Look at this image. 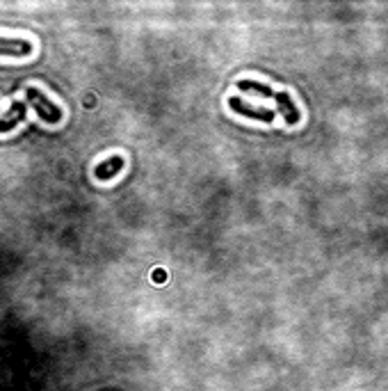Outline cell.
Returning a JSON list of instances; mask_svg holds the SVG:
<instances>
[{"label": "cell", "instance_id": "1", "mask_svg": "<svg viewBox=\"0 0 388 391\" xmlns=\"http://www.w3.org/2000/svg\"><path fill=\"white\" fill-rule=\"evenodd\" d=\"M237 89H240V92L258 94V96H263V99H272L277 103V110L283 115V119H286V124H290V126L300 124V119H302L300 110L295 108L293 99H290L286 92H274L272 87H267L263 82H256V80H240L237 82Z\"/></svg>", "mask_w": 388, "mask_h": 391}, {"label": "cell", "instance_id": "2", "mask_svg": "<svg viewBox=\"0 0 388 391\" xmlns=\"http://www.w3.org/2000/svg\"><path fill=\"white\" fill-rule=\"evenodd\" d=\"M26 103L32 105V108L37 110V115H39L46 124H59V122H62V110H59L55 103H50L41 89L28 87L26 89Z\"/></svg>", "mask_w": 388, "mask_h": 391}, {"label": "cell", "instance_id": "3", "mask_svg": "<svg viewBox=\"0 0 388 391\" xmlns=\"http://www.w3.org/2000/svg\"><path fill=\"white\" fill-rule=\"evenodd\" d=\"M229 105H231V110L237 112V115H244V117H249V119H258V122L270 124L272 119H274V110L256 108V105H249L244 99H240V96H231V99H229Z\"/></svg>", "mask_w": 388, "mask_h": 391}, {"label": "cell", "instance_id": "4", "mask_svg": "<svg viewBox=\"0 0 388 391\" xmlns=\"http://www.w3.org/2000/svg\"><path fill=\"white\" fill-rule=\"evenodd\" d=\"M32 53V44L23 37H0V55L5 57H28Z\"/></svg>", "mask_w": 388, "mask_h": 391}, {"label": "cell", "instance_id": "5", "mask_svg": "<svg viewBox=\"0 0 388 391\" xmlns=\"http://www.w3.org/2000/svg\"><path fill=\"white\" fill-rule=\"evenodd\" d=\"M26 117H28V103L14 101L12 108L5 112L3 119H0V133H10L12 129H17L21 122H26Z\"/></svg>", "mask_w": 388, "mask_h": 391}, {"label": "cell", "instance_id": "6", "mask_svg": "<svg viewBox=\"0 0 388 391\" xmlns=\"http://www.w3.org/2000/svg\"><path fill=\"white\" fill-rule=\"evenodd\" d=\"M124 158L122 156H110L106 158V161H101L99 165L94 167V176L99 179V181H108V179H112L115 174H119V172L124 170Z\"/></svg>", "mask_w": 388, "mask_h": 391}]
</instances>
